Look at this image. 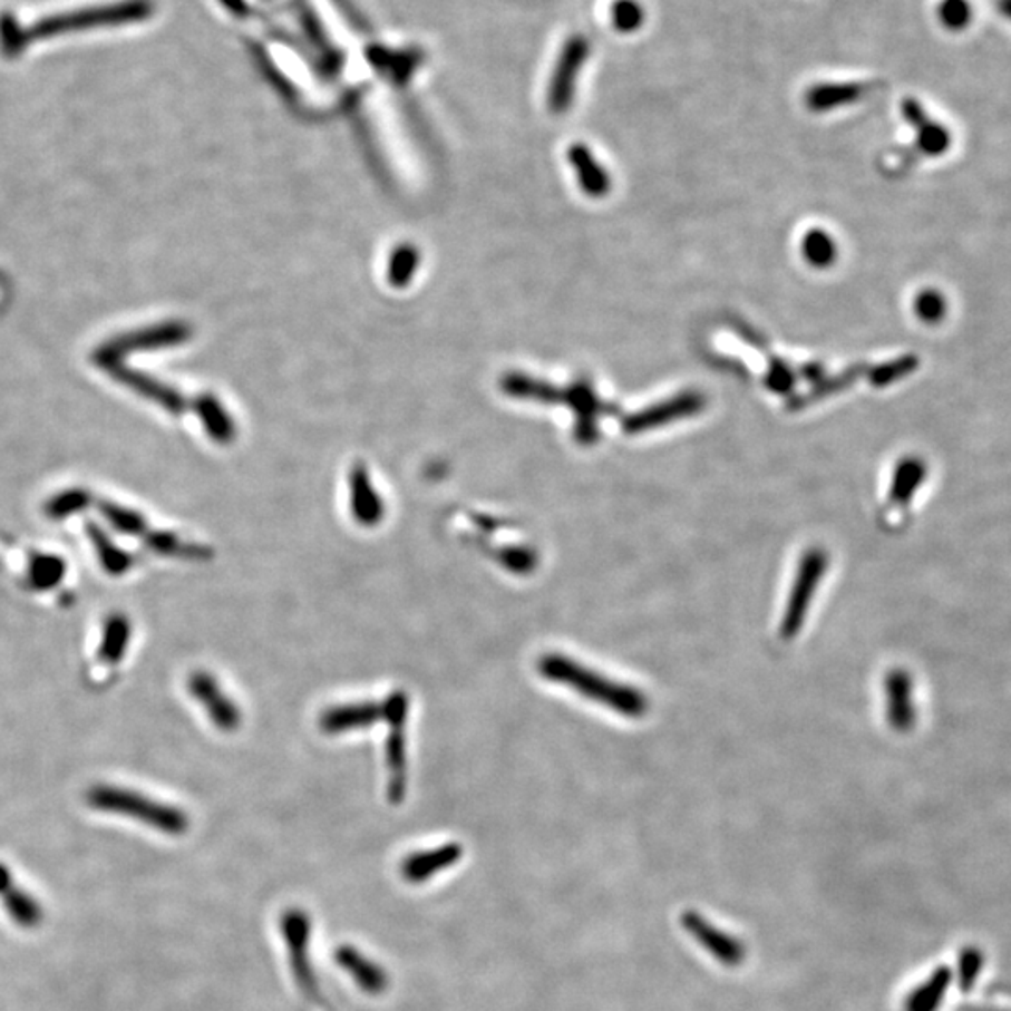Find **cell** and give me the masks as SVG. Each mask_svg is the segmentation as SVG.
Masks as SVG:
<instances>
[{
	"label": "cell",
	"instance_id": "obj_15",
	"mask_svg": "<svg viewBox=\"0 0 1011 1011\" xmlns=\"http://www.w3.org/2000/svg\"><path fill=\"white\" fill-rule=\"evenodd\" d=\"M869 90L864 82H820L806 93V106L815 113L832 111L862 100Z\"/></svg>",
	"mask_w": 1011,
	"mask_h": 1011
},
{
	"label": "cell",
	"instance_id": "obj_7",
	"mask_svg": "<svg viewBox=\"0 0 1011 1011\" xmlns=\"http://www.w3.org/2000/svg\"><path fill=\"white\" fill-rule=\"evenodd\" d=\"M187 336H189V328L178 324V322L145 328L140 332L129 333L118 340L104 343L94 354V362L100 366V363L111 362V360H123L128 352L137 351V349L175 346V343L186 340Z\"/></svg>",
	"mask_w": 1011,
	"mask_h": 1011
},
{
	"label": "cell",
	"instance_id": "obj_5",
	"mask_svg": "<svg viewBox=\"0 0 1011 1011\" xmlns=\"http://www.w3.org/2000/svg\"><path fill=\"white\" fill-rule=\"evenodd\" d=\"M589 55H591V41L586 40V36L573 35L567 38L558 55V60H556L555 71L551 76L550 93H547L551 111L561 115L572 107L577 79L583 71V66L589 60Z\"/></svg>",
	"mask_w": 1011,
	"mask_h": 1011
},
{
	"label": "cell",
	"instance_id": "obj_10",
	"mask_svg": "<svg viewBox=\"0 0 1011 1011\" xmlns=\"http://www.w3.org/2000/svg\"><path fill=\"white\" fill-rule=\"evenodd\" d=\"M385 719L382 702H351L340 707L328 708L321 716V729L327 735L368 729Z\"/></svg>",
	"mask_w": 1011,
	"mask_h": 1011
},
{
	"label": "cell",
	"instance_id": "obj_20",
	"mask_svg": "<svg viewBox=\"0 0 1011 1011\" xmlns=\"http://www.w3.org/2000/svg\"><path fill=\"white\" fill-rule=\"evenodd\" d=\"M924 478V467L918 461H906L897 468L892 493H890V503L894 506H905L912 493L916 492L920 482Z\"/></svg>",
	"mask_w": 1011,
	"mask_h": 1011
},
{
	"label": "cell",
	"instance_id": "obj_3",
	"mask_svg": "<svg viewBox=\"0 0 1011 1011\" xmlns=\"http://www.w3.org/2000/svg\"><path fill=\"white\" fill-rule=\"evenodd\" d=\"M154 13L153 0H124L111 7L87 8L77 12L59 13L51 18L41 19L35 27L25 29L27 41L46 40L57 35H65L71 30L96 29V27H111V25H128L143 21Z\"/></svg>",
	"mask_w": 1011,
	"mask_h": 1011
},
{
	"label": "cell",
	"instance_id": "obj_18",
	"mask_svg": "<svg viewBox=\"0 0 1011 1011\" xmlns=\"http://www.w3.org/2000/svg\"><path fill=\"white\" fill-rule=\"evenodd\" d=\"M100 512L117 528L118 533L129 534V536H143V538H147L148 534H150L145 517L134 512V509L124 508V506L109 503V500H101Z\"/></svg>",
	"mask_w": 1011,
	"mask_h": 1011
},
{
	"label": "cell",
	"instance_id": "obj_6",
	"mask_svg": "<svg viewBox=\"0 0 1011 1011\" xmlns=\"http://www.w3.org/2000/svg\"><path fill=\"white\" fill-rule=\"evenodd\" d=\"M409 716V702L392 699L385 707V719L390 726L387 738L388 798L392 804L404 800L407 793V735L405 723Z\"/></svg>",
	"mask_w": 1011,
	"mask_h": 1011
},
{
	"label": "cell",
	"instance_id": "obj_24",
	"mask_svg": "<svg viewBox=\"0 0 1011 1011\" xmlns=\"http://www.w3.org/2000/svg\"><path fill=\"white\" fill-rule=\"evenodd\" d=\"M801 252L806 255L807 261L813 266H818V269L828 266L836 259L834 242H832L830 236L825 231H818V229L806 234L804 244H801Z\"/></svg>",
	"mask_w": 1011,
	"mask_h": 1011
},
{
	"label": "cell",
	"instance_id": "obj_32",
	"mask_svg": "<svg viewBox=\"0 0 1011 1011\" xmlns=\"http://www.w3.org/2000/svg\"><path fill=\"white\" fill-rule=\"evenodd\" d=\"M416 266V255L412 250H405L401 252V257L396 259V264L392 269V280L396 283H404V281L409 280L410 272Z\"/></svg>",
	"mask_w": 1011,
	"mask_h": 1011
},
{
	"label": "cell",
	"instance_id": "obj_33",
	"mask_svg": "<svg viewBox=\"0 0 1011 1011\" xmlns=\"http://www.w3.org/2000/svg\"><path fill=\"white\" fill-rule=\"evenodd\" d=\"M1000 10L1011 19V0H1000Z\"/></svg>",
	"mask_w": 1011,
	"mask_h": 1011
},
{
	"label": "cell",
	"instance_id": "obj_21",
	"mask_svg": "<svg viewBox=\"0 0 1011 1011\" xmlns=\"http://www.w3.org/2000/svg\"><path fill=\"white\" fill-rule=\"evenodd\" d=\"M609 18L614 30L622 35H632L643 27L647 12L638 0H614L609 8Z\"/></svg>",
	"mask_w": 1011,
	"mask_h": 1011
},
{
	"label": "cell",
	"instance_id": "obj_31",
	"mask_svg": "<svg viewBox=\"0 0 1011 1011\" xmlns=\"http://www.w3.org/2000/svg\"><path fill=\"white\" fill-rule=\"evenodd\" d=\"M980 966H982V957L976 950H969L963 957V969H961V983H963V989L969 988L974 980H976L978 972H980Z\"/></svg>",
	"mask_w": 1011,
	"mask_h": 1011
},
{
	"label": "cell",
	"instance_id": "obj_13",
	"mask_svg": "<svg viewBox=\"0 0 1011 1011\" xmlns=\"http://www.w3.org/2000/svg\"><path fill=\"white\" fill-rule=\"evenodd\" d=\"M461 856L463 848L456 843L443 845V847L432 848V850H426V853H416L404 859L401 875H404L405 881H409L412 884L426 883L427 878H431V875H437L446 867L456 864Z\"/></svg>",
	"mask_w": 1011,
	"mask_h": 1011
},
{
	"label": "cell",
	"instance_id": "obj_17",
	"mask_svg": "<svg viewBox=\"0 0 1011 1011\" xmlns=\"http://www.w3.org/2000/svg\"><path fill=\"white\" fill-rule=\"evenodd\" d=\"M338 961L340 965L349 971L354 980H357L358 985L368 991V993H379L382 989L387 988V978H385V972L377 969V966L371 965L369 961L358 955L354 950L351 947H341L338 952Z\"/></svg>",
	"mask_w": 1011,
	"mask_h": 1011
},
{
	"label": "cell",
	"instance_id": "obj_25",
	"mask_svg": "<svg viewBox=\"0 0 1011 1011\" xmlns=\"http://www.w3.org/2000/svg\"><path fill=\"white\" fill-rule=\"evenodd\" d=\"M88 536L94 539V544H96L98 553H100L101 564H104L109 572L123 573L128 570L129 564H132L129 556L126 555V553H123V551L115 550V545H113L104 534H100V531H98L96 526H88Z\"/></svg>",
	"mask_w": 1011,
	"mask_h": 1011
},
{
	"label": "cell",
	"instance_id": "obj_28",
	"mask_svg": "<svg viewBox=\"0 0 1011 1011\" xmlns=\"http://www.w3.org/2000/svg\"><path fill=\"white\" fill-rule=\"evenodd\" d=\"M111 624L107 628V641L104 643V655L109 661H118L124 655V649L129 641V624L124 616L109 620Z\"/></svg>",
	"mask_w": 1011,
	"mask_h": 1011
},
{
	"label": "cell",
	"instance_id": "obj_23",
	"mask_svg": "<svg viewBox=\"0 0 1011 1011\" xmlns=\"http://www.w3.org/2000/svg\"><path fill=\"white\" fill-rule=\"evenodd\" d=\"M27 47V32L18 18L10 12L0 13V54L7 59H18Z\"/></svg>",
	"mask_w": 1011,
	"mask_h": 1011
},
{
	"label": "cell",
	"instance_id": "obj_29",
	"mask_svg": "<svg viewBox=\"0 0 1011 1011\" xmlns=\"http://www.w3.org/2000/svg\"><path fill=\"white\" fill-rule=\"evenodd\" d=\"M62 570L65 566L59 558L40 556V558H36L35 566H32V581L36 586H54L55 583L62 580Z\"/></svg>",
	"mask_w": 1011,
	"mask_h": 1011
},
{
	"label": "cell",
	"instance_id": "obj_1",
	"mask_svg": "<svg viewBox=\"0 0 1011 1011\" xmlns=\"http://www.w3.org/2000/svg\"><path fill=\"white\" fill-rule=\"evenodd\" d=\"M544 679L577 691L589 701L611 708L625 718H643L649 710V699L630 686L616 684L602 674L580 665L566 655L547 654L538 661Z\"/></svg>",
	"mask_w": 1011,
	"mask_h": 1011
},
{
	"label": "cell",
	"instance_id": "obj_22",
	"mask_svg": "<svg viewBox=\"0 0 1011 1011\" xmlns=\"http://www.w3.org/2000/svg\"><path fill=\"white\" fill-rule=\"evenodd\" d=\"M950 983V972L941 969L935 976L927 980L924 988H920L916 993H912L906 1004L908 1011H935L936 1005L941 1004L942 993L946 991Z\"/></svg>",
	"mask_w": 1011,
	"mask_h": 1011
},
{
	"label": "cell",
	"instance_id": "obj_14",
	"mask_svg": "<svg viewBox=\"0 0 1011 1011\" xmlns=\"http://www.w3.org/2000/svg\"><path fill=\"white\" fill-rule=\"evenodd\" d=\"M351 509L357 523L363 526L379 525L385 517V504L369 482L368 470L357 465L351 474Z\"/></svg>",
	"mask_w": 1011,
	"mask_h": 1011
},
{
	"label": "cell",
	"instance_id": "obj_11",
	"mask_svg": "<svg viewBox=\"0 0 1011 1011\" xmlns=\"http://www.w3.org/2000/svg\"><path fill=\"white\" fill-rule=\"evenodd\" d=\"M886 712L894 731L908 732L916 723V704L912 699L908 672L897 669L886 677Z\"/></svg>",
	"mask_w": 1011,
	"mask_h": 1011
},
{
	"label": "cell",
	"instance_id": "obj_9",
	"mask_svg": "<svg viewBox=\"0 0 1011 1011\" xmlns=\"http://www.w3.org/2000/svg\"><path fill=\"white\" fill-rule=\"evenodd\" d=\"M100 368L111 375V377H115V379L120 380L126 387L132 388L134 392L145 396L147 399H153L156 404L171 410L173 415H181L182 410L187 409L186 399H182V396H178L175 390L159 385L158 380L150 379L147 375L129 371L124 366L123 360L100 363Z\"/></svg>",
	"mask_w": 1011,
	"mask_h": 1011
},
{
	"label": "cell",
	"instance_id": "obj_8",
	"mask_svg": "<svg viewBox=\"0 0 1011 1011\" xmlns=\"http://www.w3.org/2000/svg\"><path fill=\"white\" fill-rule=\"evenodd\" d=\"M187 690L194 696V699L203 704L212 723L220 731L233 732L239 729L242 713L239 712L236 704L223 693L216 679L208 672H194L187 679Z\"/></svg>",
	"mask_w": 1011,
	"mask_h": 1011
},
{
	"label": "cell",
	"instance_id": "obj_2",
	"mask_svg": "<svg viewBox=\"0 0 1011 1011\" xmlns=\"http://www.w3.org/2000/svg\"><path fill=\"white\" fill-rule=\"evenodd\" d=\"M87 800L94 809L118 813L139 820L143 825L153 826L156 830L181 836L187 830V817L181 809L159 804L134 790L117 789L111 785H98L88 790Z\"/></svg>",
	"mask_w": 1011,
	"mask_h": 1011
},
{
	"label": "cell",
	"instance_id": "obj_19",
	"mask_svg": "<svg viewBox=\"0 0 1011 1011\" xmlns=\"http://www.w3.org/2000/svg\"><path fill=\"white\" fill-rule=\"evenodd\" d=\"M197 410H200L201 420H203L206 429L217 443H229V440L233 439V421L223 412L216 399L212 398V396H205V398L197 401Z\"/></svg>",
	"mask_w": 1011,
	"mask_h": 1011
},
{
	"label": "cell",
	"instance_id": "obj_12",
	"mask_svg": "<svg viewBox=\"0 0 1011 1011\" xmlns=\"http://www.w3.org/2000/svg\"><path fill=\"white\" fill-rule=\"evenodd\" d=\"M702 405H704V399L699 393H684L680 398L671 399L667 404L647 410L643 415L632 416L630 420L624 421L625 432L649 431L652 427L663 426L667 421L696 415L697 410L702 409Z\"/></svg>",
	"mask_w": 1011,
	"mask_h": 1011
},
{
	"label": "cell",
	"instance_id": "obj_16",
	"mask_svg": "<svg viewBox=\"0 0 1011 1011\" xmlns=\"http://www.w3.org/2000/svg\"><path fill=\"white\" fill-rule=\"evenodd\" d=\"M570 159H572L573 167L577 169L581 186H583L586 194L592 195V197H602V195L607 194V173H605L602 165L597 164L589 148L583 147V145H575L570 150Z\"/></svg>",
	"mask_w": 1011,
	"mask_h": 1011
},
{
	"label": "cell",
	"instance_id": "obj_4",
	"mask_svg": "<svg viewBox=\"0 0 1011 1011\" xmlns=\"http://www.w3.org/2000/svg\"><path fill=\"white\" fill-rule=\"evenodd\" d=\"M828 562H830L828 553L818 547L807 551L806 555L801 556L800 566L796 572V580L790 589L789 600H787L784 620H781V630H779L785 641L795 639L800 632L815 592L828 570Z\"/></svg>",
	"mask_w": 1011,
	"mask_h": 1011
},
{
	"label": "cell",
	"instance_id": "obj_27",
	"mask_svg": "<svg viewBox=\"0 0 1011 1011\" xmlns=\"http://www.w3.org/2000/svg\"><path fill=\"white\" fill-rule=\"evenodd\" d=\"M88 498H90V495L87 492H82V489H71V492L57 495L47 504V515L51 519H65L66 515L71 514V512H79V509L85 508L88 504Z\"/></svg>",
	"mask_w": 1011,
	"mask_h": 1011
},
{
	"label": "cell",
	"instance_id": "obj_26",
	"mask_svg": "<svg viewBox=\"0 0 1011 1011\" xmlns=\"http://www.w3.org/2000/svg\"><path fill=\"white\" fill-rule=\"evenodd\" d=\"M498 562H500L508 572L526 575V573L534 572L536 566H538V555H536V551L531 550V547L514 545V547H504V550L498 553Z\"/></svg>",
	"mask_w": 1011,
	"mask_h": 1011
},
{
	"label": "cell",
	"instance_id": "obj_30",
	"mask_svg": "<svg viewBox=\"0 0 1011 1011\" xmlns=\"http://www.w3.org/2000/svg\"><path fill=\"white\" fill-rule=\"evenodd\" d=\"M939 13H941L942 23L953 30L963 29L971 19V8L965 0H944Z\"/></svg>",
	"mask_w": 1011,
	"mask_h": 1011
}]
</instances>
